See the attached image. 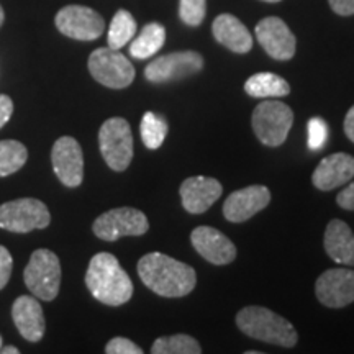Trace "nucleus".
<instances>
[{"instance_id": "4", "label": "nucleus", "mask_w": 354, "mask_h": 354, "mask_svg": "<svg viewBox=\"0 0 354 354\" xmlns=\"http://www.w3.org/2000/svg\"><path fill=\"white\" fill-rule=\"evenodd\" d=\"M292 123H294V112L281 100L261 102L251 117V125L256 136L269 148H277L284 143Z\"/></svg>"}, {"instance_id": "14", "label": "nucleus", "mask_w": 354, "mask_h": 354, "mask_svg": "<svg viewBox=\"0 0 354 354\" xmlns=\"http://www.w3.org/2000/svg\"><path fill=\"white\" fill-rule=\"evenodd\" d=\"M256 38L272 59L287 61L295 55L297 41H295L294 33L279 17H266L261 20L256 25Z\"/></svg>"}, {"instance_id": "29", "label": "nucleus", "mask_w": 354, "mask_h": 354, "mask_svg": "<svg viewBox=\"0 0 354 354\" xmlns=\"http://www.w3.org/2000/svg\"><path fill=\"white\" fill-rule=\"evenodd\" d=\"M328 140V125L320 117H313L308 120V149L310 151H318L325 146Z\"/></svg>"}, {"instance_id": "9", "label": "nucleus", "mask_w": 354, "mask_h": 354, "mask_svg": "<svg viewBox=\"0 0 354 354\" xmlns=\"http://www.w3.org/2000/svg\"><path fill=\"white\" fill-rule=\"evenodd\" d=\"M92 230L97 238L112 243L123 236H141L149 230V221L141 210L120 207L102 214Z\"/></svg>"}, {"instance_id": "27", "label": "nucleus", "mask_w": 354, "mask_h": 354, "mask_svg": "<svg viewBox=\"0 0 354 354\" xmlns=\"http://www.w3.org/2000/svg\"><path fill=\"white\" fill-rule=\"evenodd\" d=\"M167 130H169L167 122L156 113L146 112L143 118H141V140H143V143L148 149H153L154 151V149L161 148L167 136Z\"/></svg>"}, {"instance_id": "39", "label": "nucleus", "mask_w": 354, "mask_h": 354, "mask_svg": "<svg viewBox=\"0 0 354 354\" xmlns=\"http://www.w3.org/2000/svg\"><path fill=\"white\" fill-rule=\"evenodd\" d=\"M0 346H2V338H0Z\"/></svg>"}, {"instance_id": "17", "label": "nucleus", "mask_w": 354, "mask_h": 354, "mask_svg": "<svg viewBox=\"0 0 354 354\" xmlns=\"http://www.w3.org/2000/svg\"><path fill=\"white\" fill-rule=\"evenodd\" d=\"M196 251L215 266L230 264L236 258V248L223 233L212 227H197L190 234Z\"/></svg>"}, {"instance_id": "19", "label": "nucleus", "mask_w": 354, "mask_h": 354, "mask_svg": "<svg viewBox=\"0 0 354 354\" xmlns=\"http://www.w3.org/2000/svg\"><path fill=\"white\" fill-rule=\"evenodd\" d=\"M12 318L17 330L26 342L38 343L43 338L46 322H44L41 305L37 299L30 297V295H21L17 299L12 307Z\"/></svg>"}, {"instance_id": "23", "label": "nucleus", "mask_w": 354, "mask_h": 354, "mask_svg": "<svg viewBox=\"0 0 354 354\" xmlns=\"http://www.w3.org/2000/svg\"><path fill=\"white\" fill-rule=\"evenodd\" d=\"M166 41V30L161 24H148L141 30L138 37L131 39L130 55L135 59H148L156 55V53L165 46Z\"/></svg>"}, {"instance_id": "35", "label": "nucleus", "mask_w": 354, "mask_h": 354, "mask_svg": "<svg viewBox=\"0 0 354 354\" xmlns=\"http://www.w3.org/2000/svg\"><path fill=\"white\" fill-rule=\"evenodd\" d=\"M344 133H346L348 138L354 143V105L349 109L346 117H344Z\"/></svg>"}, {"instance_id": "12", "label": "nucleus", "mask_w": 354, "mask_h": 354, "mask_svg": "<svg viewBox=\"0 0 354 354\" xmlns=\"http://www.w3.org/2000/svg\"><path fill=\"white\" fill-rule=\"evenodd\" d=\"M53 171L61 184L74 189L82 184L84 156L82 148L73 136H61L53 146L51 151Z\"/></svg>"}, {"instance_id": "13", "label": "nucleus", "mask_w": 354, "mask_h": 354, "mask_svg": "<svg viewBox=\"0 0 354 354\" xmlns=\"http://www.w3.org/2000/svg\"><path fill=\"white\" fill-rule=\"evenodd\" d=\"M317 299L328 308H343L354 302V271L328 269L317 279Z\"/></svg>"}, {"instance_id": "3", "label": "nucleus", "mask_w": 354, "mask_h": 354, "mask_svg": "<svg viewBox=\"0 0 354 354\" xmlns=\"http://www.w3.org/2000/svg\"><path fill=\"white\" fill-rule=\"evenodd\" d=\"M236 325L250 338L282 348L295 346L299 339L290 322L266 307L243 308L236 315Z\"/></svg>"}, {"instance_id": "37", "label": "nucleus", "mask_w": 354, "mask_h": 354, "mask_svg": "<svg viewBox=\"0 0 354 354\" xmlns=\"http://www.w3.org/2000/svg\"><path fill=\"white\" fill-rule=\"evenodd\" d=\"M3 19H6V13H3V8L0 6V26L3 24Z\"/></svg>"}, {"instance_id": "30", "label": "nucleus", "mask_w": 354, "mask_h": 354, "mask_svg": "<svg viewBox=\"0 0 354 354\" xmlns=\"http://www.w3.org/2000/svg\"><path fill=\"white\" fill-rule=\"evenodd\" d=\"M105 353L107 354H141L143 353V349H141L136 343H133L131 339L118 336V338L110 339L107 343V346H105Z\"/></svg>"}, {"instance_id": "18", "label": "nucleus", "mask_w": 354, "mask_h": 354, "mask_svg": "<svg viewBox=\"0 0 354 354\" xmlns=\"http://www.w3.org/2000/svg\"><path fill=\"white\" fill-rule=\"evenodd\" d=\"M354 177V158L346 153H335L322 159L313 171L312 183L318 190L328 192L342 187Z\"/></svg>"}, {"instance_id": "6", "label": "nucleus", "mask_w": 354, "mask_h": 354, "mask_svg": "<svg viewBox=\"0 0 354 354\" xmlns=\"http://www.w3.org/2000/svg\"><path fill=\"white\" fill-rule=\"evenodd\" d=\"M99 148L110 169L122 172L133 159V135L125 118L113 117L99 130Z\"/></svg>"}, {"instance_id": "32", "label": "nucleus", "mask_w": 354, "mask_h": 354, "mask_svg": "<svg viewBox=\"0 0 354 354\" xmlns=\"http://www.w3.org/2000/svg\"><path fill=\"white\" fill-rule=\"evenodd\" d=\"M336 203L344 210L354 212V183L348 184L336 197Z\"/></svg>"}, {"instance_id": "34", "label": "nucleus", "mask_w": 354, "mask_h": 354, "mask_svg": "<svg viewBox=\"0 0 354 354\" xmlns=\"http://www.w3.org/2000/svg\"><path fill=\"white\" fill-rule=\"evenodd\" d=\"M13 113V102L8 95L0 94V128H3V125L10 120Z\"/></svg>"}, {"instance_id": "21", "label": "nucleus", "mask_w": 354, "mask_h": 354, "mask_svg": "<svg viewBox=\"0 0 354 354\" xmlns=\"http://www.w3.org/2000/svg\"><path fill=\"white\" fill-rule=\"evenodd\" d=\"M325 251L336 264L354 266V234L343 220H331L325 230Z\"/></svg>"}, {"instance_id": "15", "label": "nucleus", "mask_w": 354, "mask_h": 354, "mask_svg": "<svg viewBox=\"0 0 354 354\" xmlns=\"http://www.w3.org/2000/svg\"><path fill=\"white\" fill-rule=\"evenodd\" d=\"M269 202H271V192L268 187L250 185L230 194L223 203V215L232 223H241L264 210Z\"/></svg>"}, {"instance_id": "28", "label": "nucleus", "mask_w": 354, "mask_h": 354, "mask_svg": "<svg viewBox=\"0 0 354 354\" xmlns=\"http://www.w3.org/2000/svg\"><path fill=\"white\" fill-rule=\"evenodd\" d=\"M207 0H180L179 17L185 25L198 26L205 19Z\"/></svg>"}, {"instance_id": "31", "label": "nucleus", "mask_w": 354, "mask_h": 354, "mask_svg": "<svg viewBox=\"0 0 354 354\" xmlns=\"http://www.w3.org/2000/svg\"><path fill=\"white\" fill-rule=\"evenodd\" d=\"M13 269V259L10 251L6 246L0 245V290L8 284Z\"/></svg>"}, {"instance_id": "7", "label": "nucleus", "mask_w": 354, "mask_h": 354, "mask_svg": "<svg viewBox=\"0 0 354 354\" xmlns=\"http://www.w3.org/2000/svg\"><path fill=\"white\" fill-rule=\"evenodd\" d=\"M48 207L38 198H17L0 205V228L13 233H30L50 225Z\"/></svg>"}, {"instance_id": "33", "label": "nucleus", "mask_w": 354, "mask_h": 354, "mask_svg": "<svg viewBox=\"0 0 354 354\" xmlns=\"http://www.w3.org/2000/svg\"><path fill=\"white\" fill-rule=\"evenodd\" d=\"M331 10L342 17L354 15V0H328Z\"/></svg>"}, {"instance_id": "11", "label": "nucleus", "mask_w": 354, "mask_h": 354, "mask_svg": "<svg viewBox=\"0 0 354 354\" xmlns=\"http://www.w3.org/2000/svg\"><path fill=\"white\" fill-rule=\"evenodd\" d=\"M55 24L64 37L79 39V41L97 39L105 30V21L100 13L84 6L63 7L57 12Z\"/></svg>"}, {"instance_id": "25", "label": "nucleus", "mask_w": 354, "mask_h": 354, "mask_svg": "<svg viewBox=\"0 0 354 354\" xmlns=\"http://www.w3.org/2000/svg\"><path fill=\"white\" fill-rule=\"evenodd\" d=\"M26 146L17 140L0 141V177L15 174L26 165Z\"/></svg>"}, {"instance_id": "26", "label": "nucleus", "mask_w": 354, "mask_h": 354, "mask_svg": "<svg viewBox=\"0 0 354 354\" xmlns=\"http://www.w3.org/2000/svg\"><path fill=\"white\" fill-rule=\"evenodd\" d=\"M153 354H201V343L189 335H172L158 338L151 346Z\"/></svg>"}, {"instance_id": "2", "label": "nucleus", "mask_w": 354, "mask_h": 354, "mask_svg": "<svg viewBox=\"0 0 354 354\" xmlns=\"http://www.w3.org/2000/svg\"><path fill=\"white\" fill-rule=\"evenodd\" d=\"M86 286L92 297L109 307H120L133 295L130 276L110 253H99L91 259L86 272Z\"/></svg>"}, {"instance_id": "10", "label": "nucleus", "mask_w": 354, "mask_h": 354, "mask_svg": "<svg viewBox=\"0 0 354 354\" xmlns=\"http://www.w3.org/2000/svg\"><path fill=\"white\" fill-rule=\"evenodd\" d=\"M203 57L197 51H177L159 56L146 66L145 77L153 84H166L201 73Z\"/></svg>"}, {"instance_id": "1", "label": "nucleus", "mask_w": 354, "mask_h": 354, "mask_svg": "<svg viewBox=\"0 0 354 354\" xmlns=\"http://www.w3.org/2000/svg\"><path fill=\"white\" fill-rule=\"evenodd\" d=\"M138 276L149 290L167 299L184 297L197 284L194 268L162 253L145 254L138 261Z\"/></svg>"}, {"instance_id": "24", "label": "nucleus", "mask_w": 354, "mask_h": 354, "mask_svg": "<svg viewBox=\"0 0 354 354\" xmlns=\"http://www.w3.org/2000/svg\"><path fill=\"white\" fill-rule=\"evenodd\" d=\"M136 21L128 10H118L113 15L112 24H110L107 43L112 50H122L128 43L135 38Z\"/></svg>"}, {"instance_id": "38", "label": "nucleus", "mask_w": 354, "mask_h": 354, "mask_svg": "<svg viewBox=\"0 0 354 354\" xmlns=\"http://www.w3.org/2000/svg\"><path fill=\"white\" fill-rule=\"evenodd\" d=\"M263 2H269V3H276V2H281V0H263Z\"/></svg>"}, {"instance_id": "20", "label": "nucleus", "mask_w": 354, "mask_h": 354, "mask_svg": "<svg viewBox=\"0 0 354 354\" xmlns=\"http://www.w3.org/2000/svg\"><path fill=\"white\" fill-rule=\"evenodd\" d=\"M212 32L216 41L238 55H245L253 48V37L250 30L230 13H221L216 17L212 25Z\"/></svg>"}, {"instance_id": "16", "label": "nucleus", "mask_w": 354, "mask_h": 354, "mask_svg": "<svg viewBox=\"0 0 354 354\" xmlns=\"http://www.w3.org/2000/svg\"><path fill=\"white\" fill-rule=\"evenodd\" d=\"M221 192H223V187L218 180L203 176L189 177L179 189L183 207L192 215H201L209 210L218 201Z\"/></svg>"}, {"instance_id": "8", "label": "nucleus", "mask_w": 354, "mask_h": 354, "mask_svg": "<svg viewBox=\"0 0 354 354\" xmlns=\"http://www.w3.org/2000/svg\"><path fill=\"white\" fill-rule=\"evenodd\" d=\"M87 66L91 76L109 88H125L135 81V68L120 50L99 48L88 56Z\"/></svg>"}, {"instance_id": "5", "label": "nucleus", "mask_w": 354, "mask_h": 354, "mask_svg": "<svg viewBox=\"0 0 354 354\" xmlns=\"http://www.w3.org/2000/svg\"><path fill=\"white\" fill-rule=\"evenodd\" d=\"M24 279L33 295L51 302L57 297L61 287L59 258L50 250L33 251L24 271Z\"/></svg>"}, {"instance_id": "22", "label": "nucleus", "mask_w": 354, "mask_h": 354, "mask_svg": "<svg viewBox=\"0 0 354 354\" xmlns=\"http://www.w3.org/2000/svg\"><path fill=\"white\" fill-rule=\"evenodd\" d=\"M245 91L248 95L254 99H279L290 94V86L284 77L277 76L274 73H258L251 76L245 84Z\"/></svg>"}, {"instance_id": "36", "label": "nucleus", "mask_w": 354, "mask_h": 354, "mask_svg": "<svg viewBox=\"0 0 354 354\" xmlns=\"http://www.w3.org/2000/svg\"><path fill=\"white\" fill-rule=\"evenodd\" d=\"M0 351H2L3 354H19V353H20L19 349H17L15 346H7V348L0 349Z\"/></svg>"}]
</instances>
